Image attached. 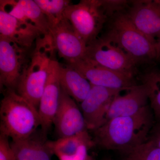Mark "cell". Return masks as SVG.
<instances>
[{
  "label": "cell",
  "mask_w": 160,
  "mask_h": 160,
  "mask_svg": "<svg viewBox=\"0 0 160 160\" xmlns=\"http://www.w3.org/2000/svg\"><path fill=\"white\" fill-rule=\"evenodd\" d=\"M50 35L55 49L67 64L85 58L87 45L66 18L50 30Z\"/></svg>",
  "instance_id": "cell-11"
},
{
  "label": "cell",
  "mask_w": 160,
  "mask_h": 160,
  "mask_svg": "<svg viewBox=\"0 0 160 160\" xmlns=\"http://www.w3.org/2000/svg\"><path fill=\"white\" fill-rule=\"evenodd\" d=\"M87 160H93V159L91 157L89 156V158H88V159H87Z\"/></svg>",
  "instance_id": "cell-28"
},
{
  "label": "cell",
  "mask_w": 160,
  "mask_h": 160,
  "mask_svg": "<svg viewBox=\"0 0 160 160\" xmlns=\"http://www.w3.org/2000/svg\"><path fill=\"white\" fill-rule=\"evenodd\" d=\"M156 46L157 51L158 58L160 55V37L156 40Z\"/></svg>",
  "instance_id": "cell-27"
},
{
  "label": "cell",
  "mask_w": 160,
  "mask_h": 160,
  "mask_svg": "<svg viewBox=\"0 0 160 160\" xmlns=\"http://www.w3.org/2000/svg\"><path fill=\"white\" fill-rule=\"evenodd\" d=\"M126 14L148 37L155 41L160 37V0L132 1Z\"/></svg>",
  "instance_id": "cell-12"
},
{
  "label": "cell",
  "mask_w": 160,
  "mask_h": 160,
  "mask_svg": "<svg viewBox=\"0 0 160 160\" xmlns=\"http://www.w3.org/2000/svg\"><path fill=\"white\" fill-rule=\"evenodd\" d=\"M107 16L101 0H82L66 8L65 18L86 45L98 37Z\"/></svg>",
  "instance_id": "cell-5"
},
{
  "label": "cell",
  "mask_w": 160,
  "mask_h": 160,
  "mask_svg": "<svg viewBox=\"0 0 160 160\" xmlns=\"http://www.w3.org/2000/svg\"><path fill=\"white\" fill-rule=\"evenodd\" d=\"M58 73L61 89L76 102H82L91 89V83L68 64L65 66L60 64Z\"/></svg>",
  "instance_id": "cell-18"
},
{
  "label": "cell",
  "mask_w": 160,
  "mask_h": 160,
  "mask_svg": "<svg viewBox=\"0 0 160 160\" xmlns=\"http://www.w3.org/2000/svg\"><path fill=\"white\" fill-rule=\"evenodd\" d=\"M47 136L37 131L30 136L12 141L15 160H52L53 155Z\"/></svg>",
  "instance_id": "cell-17"
},
{
  "label": "cell",
  "mask_w": 160,
  "mask_h": 160,
  "mask_svg": "<svg viewBox=\"0 0 160 160\" xmlns=\"http://www.w3.org/2000/svg\"><path fill=\"white\" fill-rule=\"evenodd\" d=\"M0 160H15L9 138L2 134H0Z\"/></svg>",
  "instance_id": "cell-24"
},
{
  "label": "cell",
  "mask_w": 160,
  "mask_h": 160,
  "mask_svg": "<svg viewBox=\"0 0 160 160\" xmlns=\"http://www.w3.org/2000/svg\"><path fill=\"white\" fill-rule=\"evenodd\" d=\"M53 155L59 160H87L88 151L94 145L87 130L75 135L49 141Z\"/></svg>",
  "instance_id": "cell-16"
},
{
  "label": "cell",
  "mask_w": 160,
  "mask_h": 160,
  "mask_svg": "<svg viewBox=\"0 0 160 160\" xmlns=\"http://www.w3.org/2000/svg\"><path fill=\"white\" fill-rule=\"evenodd\" d=\"M111 160V159H106L105 160Z\"/></svg>",
  "instance_id": "cell-29"
},
{
  "label": "cell",
  "mask_w": 160,
  "mask_h": 160,
  "mask_svg": "<svg viewBox=\"0 0 160 160\" xmlns=\"http://www.w3.org/2000/svg\"><path fill=\"white\" fill-rule=\"evenodd\" d=\"M28 22L36 27L43 34H50L49 22L34 0H18Z\"/></svg>",
  "instance_id": "cell-21"
},
{
  "label": "cell",
  "mask_w": 160,
  "mask_h": 160,
  "mask_svg": "<svg viewBox=\"0 0 160 160\" xmlns=\"http://www.w3.org/2000/svg\"><path fill=\"white\" fill-rule=\"evenodd\" d=\"M148 140L151 141L160 148V120H158L156 124L153 125Z\"/></svg>",
  "instance_id": "cell-26"
},
{
  "label": "cell",
  "mask_w": 160,
  "mask_h": 160,
  "mask_svg": "<svg viewBox=\"0 0 160 160\" xmlns=\"http://www.w3.org/2000/svg\"><path fill=\"white\" fill-rule=\"evenodd\" d=\"M0 104V134L12 141L22 139L37 131L41 122L38 109L15 90L2 91Z\"/></svg>",
  "instance_id": "cell-3"
},
{
  "label": "cell",
  "mask_w": 160,
  "mask_h": 160,
  "mask_svg": "<svg viewBox=\"0 0 160 160\" xmlns=\"http://www.w3.org/2000/svg\"><path fill=\"white\" fill-rule=\"evenodd\" d=\"M53 125L58 138L72 136L87 130L82 113L76 101L62 89Z\"/></svg>",
  "instance_id": "cell-10"
},
{
  "label": "cell",
  "mask_w": 160,
  "mask_h": 160,
  "mask_svg": "<svg viewBox=\"0 0 160 160\" xmlns=\"http://www.w3.org/2000/svg\"><path fill=\"white\" fill-rule=\"evenodd\" d=\"M122 91L112 100L107 113L106 122L114 118L133 115L148 106L147 92L142 84L125 89L123 94Z\"/></svg>",
  "instance_id": "cell-14"
},
{
  "label": "cell",
  "mask_w": 160,
  "mask_h": 160,
  "mask_svg": "<svg viewBox=\"0 0 160 160\" xmlns=\"http://www.w3.org/2000/svg\"><path fill=\"white\" fill-rule=\"evenodd\" d=\"M0 10L20 21L27 22L22 8L18 1L1 0Z\"/></svg>",
  "instance_id": "cell-23"
},
{
  "label": "cell",
  "mask_w": 160,
  "mask_h": 160,
  "mask_svg": "<svg viewBox=\"0 0 160 160\" xmlns=\"http://www.w3.org/2000/svg\"><path fill=\"white\" fill-rule=\"evenodd\" d=\"M84 58L113 71L134 75L136 65L125 52L105 36L98 37L87 45Z\"/></svg>",
  "instance_id": "cell-7"
},
{
  "label": "cell",
  "mask_w": 160,
  "mask_h": 160,
  "mask_svg": "<svg viewBox=\"0 0 160 160\" xmlns=\"http://www.w3.org/2000/svg\"><path fill=\"white\" fill-rule=\"evenodd\" d=\"M49 22L50 30L65 18V12L70 4L68 0H34Z\"/></svg>",
  "instance_id": "cell-20"
},
{
  "label": "cell",
  "mask_w": 160,
  "mask_h": 160,
  "mask_svg": "<svg viewBox=\"0 0 160 160\" xmlns=\"http://www.w3.org/2000/svg\"><path fill=\"white\" fill-rule=\"evenodd\" d=\"M59 65L56 59L52 62L38 109L41 119V131L46 136L53 125V120L59 102L61 91L59 79Z\"/></svg>",
  "instance_id": "cell-13"
},
{
  "label": "cell",
  "mask_w": 160,
  "mask_h": 160,
  "mask_svg": "<svg viewBox=\"0 0 160 160\" xmlns=\"http://www.w3.org/2000/svg\"><path fill=\"white\" fill-rule=\"evenodd\" d=\"M35 46V45H34ZM34 46L26 48L0 37V87L16 90L31 60Z\"/></svg>",
  "instance_id": "cell-6"
},
{
  "label": "cell",
  "mask_w": 160,
  "mask_h": 160,
  "mask_svg": "<svg viewBox=\"0 0 160 160\" xmlns=\"http://www.w3.org/2000/svg\"><path fill=\"white\" fill-rule=\"evenodd\" d=\"M102 7L107 16L113 14L114 12L119 13L121 10L128 5L129 2L126 1H105L101 0Z\"/></svg>",
  "instance_id": "cell-25"
},
{
  "label": "cell",
  "mask_w": 160,
  "mask_h": 160,
  "mask_svg": "<svg viewBox=\"0 0 160 160\" xmlns=\"http://www.w3.org/2000/svg\"><path fill=\"white\" fill-rule=\"evenodd\" d=\"M43 34L34 25L12 17L0 10V37L26 48H32Z\"/></svg>",
  "instance_id": "cell-15"
},
{
  "label": "cell",
  "mask_w": 160,
  "mask_h": 160,
  "mask_svg": "<svg viewBox=\"0 0 160 160\" xmlns=\"http://www.w3.org/2000/svg\"><path fill=\"white\" fill-rule=\"evenodd\" d=\"M153 126V112L149 105L133 115L114 118L94 131L95 145L127 154L146 142Z\"/></svg>",
  "instance_id": "cell-1"
},
{
  "label": "cell",
  "mask_w": 160,
  "mask_h": 160,
  "mask_svg": "<svg viewBox=\"0 0 160 160\" xmlns=\"http://www.w3.org/2000/svg\"><path fill=\"white\" fill-rule=\"evenodd\" d=\"M55 52L50 34L42 35L37 40L31 60L15 91L38 109Z\"/></svg>",
  "instance_id": "cell-2"
},
{
  "label": "cell",
  "mask_w": 160,
  "mask_h": 160,
  "mask_svg": "<svg viewBox=\"0 0 160 160\" xmlns=\"http://www.w3.org/2000/svg\"><path fill=\"white\" fill-rule=\"evenodd\" d=\"M105 36L125 52L136 65L158 58L156 41L138 29L126 13L116 15Z\"/></svg>",
  "instance_id": "cell-4"
},
{
  "label": "cell",
  "mask_w": 160,
  "mask_h": 160,
  "mask_svg": "<svg viewBox=\"0 0 160 160\" xmlns=\"http://www.w3.org/2000/svg\"><path fill=\"white\" fill-rule=\"evenodd\" d=\"M147 92L150 107L157 120H160V71L152 69L142 77Z\"/></svg>",
  "instance_id": "cell-19"
},
{
  "label": "cell",
  "mask_w": 160,
  "mask_h": 160,
  "mask_svg": "<svg viewBox=\"0 0 160 160\" xmlns=\"http://www.w3.org/2000/svg\"><path fill=\"white\" fill-rule=\"evenodd\" d=\"M122 90L92 85L87 96L81 103V110L87 130L94 131L106 122L112 102Z\"/></svg>",
  "instance_id": "cell-9"
},
{
  "label": "cell",
  "mask_w": 160,
  "mask_h": 160,
  "mask_svg": "<svg viewBox=\"0 0 160 160\" xmlns=\"http://www.w3.org/2000/svg\"><path fill=\"white\" fill-rule=\"evenodd\" d=\"M68 65L79 72L93 86L125 90L137 85L133 75L113 71L85 58Z\"/></svg>",
  "instance_id": "cell-8"
},
{
  "label": "cell",
  "mask_w": 160,
  "mask_h": 160,
  "mask_svg": "<svg viewBox=\"0 0 160 160\" xmlns=\"http://www.w3.org/2000/svg\"><path fill=\"white\" fill-rule=\"evenodd\" d=\"M126 160H160V148L148 140L128 152Z\"/></svg>",
  "instance_id": "cell-22"
}]
</instances>
